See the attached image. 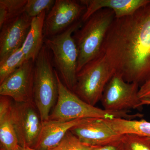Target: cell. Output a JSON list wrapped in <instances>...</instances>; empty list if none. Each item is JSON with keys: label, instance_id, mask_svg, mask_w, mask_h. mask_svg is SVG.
I'll use <instances>...</instances> for the list:
<instances>
[{"label": "cell", "instance_id": "6da1fadb", "mask_svg": "<svg viewBox=\"0 0 150 150\" xmlns=\"http://www.w3.org/2000/svg\"><path fill=\"white\" fill-rule=\"evenodd\" d=\"M101 52L126 81L140 86L150 79V3L131 15L115 18Z\"/></svg>", "mask_w": 150, "mask_h": 150}, {"label": "cell", "instance_id": "7a4b0ae2", "mask_svg": "<svg viewBox=\"0 0 150 150\" xmlns=\"http://www.w3.org/2000/svg\"><path fill=\"white\" fill-rule=\"evenodd\" d=\"M58 96L49 120H74L84 118L135 119L142 117L140 113L129 114L128 111H109L88 104L67 88L56 71Z\"/></svg>", "mask_w": 150, "mask_h": 150}, {"label": "cell", "instance_id": "3957f363", "mask_svg": "<svg viewBox=\"0 0 150 150\" xmlns=\"http://www.w3.org/2000/svg\"><path fill=\"white\" fill-rule=\"evenodd\" d=\"M115 18L113 11L102 9L92 15L82 27L75 31L73 37L79 54L77 73L100 54L105 38Z\"/></svg>", "mask_w": 150, "mask_h": 150}, {"label": "cell", "instance_id": "277c9868", "mask_svg": "<svg viewBox=\"0 0 150 150\" xmlns=\"http://www.w3.org/2000/svg\"><path fill=\"white\" fill-rule=\"evenodd\" d=\"M58 96L56 71L48 49L44 45L35 62L33 95V102L43 123L49 120Z\"/></svg>", "mask_w": 150, "mask_h": 150}, {"label": "cell", "instance_id": "5b68a950", "mask_svg": "<svg viewBox=\"0 0 150 150\" xmlns=\"http://www.w3.org/2000/svg\"><path fill=\"white\" fill-rule=\"evenodd\" d=\"M82 23L81 21L76 22L63 32L45 40V45L52 52L61 79L73 92L76 83L79 54L72 35L81 27Z\"/></svg>", "mask_w": 150, "mask_h": 150}, {"label": "cell", "instance_id": "8992f818", "mask_svg": "<svg viewBox=\"0 0 150 150\" xmlns=\"http://www.w3.org/2000/svg\"><path fill=\"white\" fill-rule=\"evenodd\" d=\"M114 74L115 71L106 56L100 52L78 72L73 92L86 102L95 106Z\"/></svg>", "mask_w": 150, "mask_h": 150}, {"label": "cell", "instance_id": "52a82bcc", "mask_svg": "<svg viewBox=\"0 0 150 150\" xmlns=\"http://www.w3.org/2000/svg\"><path fill=\"white\" fill-rule=\"evenodd\" d=\"M139 84L128 82L121 75L114 74L100 99L103 109L113 111L140 109L143 105L139 96Z\"/></svg>", "mask_w": 150, "mask_h": 150}, {"label": "cell", "instance_id": "ba28073f", "mask_svg": "<svg viewBox=\"0 0 150 150\" xmlns=\"http://www.w3.org/2000/svg\"><path fill=\"white\" fill-rule=\"evenodd\" d=\"M11 113L19 145L34 149L43 126V122L34 103L13 100Z\"/></svg>", "mask_w": 150, "mask_h": 150}, {"label": "cell", "instance_id": "9c48e42d", "mask_svg": "<svg viewBox=\"0 0 150 150\" xmlns=\"http://www.w3.org/2000/svg\"><path fill=\"white\" fill-rule=\"evenodd\" d=\"M34 64L28 60L0 83V95L15 102H33Z\"/></svg>", "mask_w": 150, "mask_h": 150}, {"label": "cell", "instance_id": "30bf717a", "mask_svg": "<svg viewBox=\"0 0 150 150\" xmlns=\"http://www.w3.org/2000/svg\"><path fill=\"white\" fill-rule=\"evenodd\" d=\"M85 10L80 1L56 0L45 18L44 36L50 37L63 32L79 21Z\"/></svg>", "mask_w": 150, "mask_h": 150}, {"label": "cell", "instance_id": "8fae6325", "mask_svg": "<svg viewBox=\"0 0 150 150\" xmlns=\"http://www.w3.org/2000/svg\"><path fill=\"white\" fill-rule=\"evenodd\" d=\"M70 131L83 143L97 146L121 140L122 136L115 133L105 119L100 118H93L73 127Z\"/></svg>", "mask_w": 150, "mask_h": 150}, {"label": "cell", "instance_id": "7c38bea8", "mask_svg": "<svg viewBox=\"0 0 150 150\" xmlns=\"http://www.w3.org/2000/svg\"><path fill=\"white\" fill-rule=\"evenodd\" d=\"M31 21L32 18L24 13L8 22L0 28V60L22 47L29 31Z\"/></svg>", "mask_w": 150, "mask_h": 150}, {"label": "cell", "instance_id": "4fadbf2b", "mask_svg": "<svg viewBox=\"0 0 150 150\" xmlns=\"http://www.w3.org/2000/svg\"><path fill=\"white\" fill-rule=\"evenodd\" d=\"M80 1L86 7L81 18L83 23L102 9L111 10L115 13V18H120L133 14L150 3V0H82Z\"/></svg>", "mask_w": 150, "mask_h": 150}, {"label": "cell", "instance_id": "5bb4252c", "mask_svg": "<svg viewBox=\"0 0 150 150\" xmlns=\"http://www.w3.org/2000/svg\"><path fill=\"white\" fill-rule=\"evenodd\" d=\"M92 119L93 118L74 120H49L44 122L39 139L34 149L40 150L55 149L58 146L70 129Z\"/></svg>", "mask_w": 150, "mask_h": 150}, {"label": "cell", "instance_id": "9a60e30c", "mask_svg": "<svg viewBox=\"0 0 150 150\" xmlns=\"http://www.w3.org/2000/svg\"><path fill=\"white\" fill-rule=\"evenodd\" d=\"M6 96H0V149L16 150L18 140L11 118L12 100Z\"/></svg>", "mask_w": 150, "mask_h": 150}, {"label": "cell", "instance_id": "2e32d148", "mask_svg": "<svg viewBox=\"0 0 150 150\" xmlns=\"http://www.w3.org/2000/svg\"><path fill=\"white\" fill-rule=\"evenodd\" d=\"M46 13L43 12L32 18L29 31L21 47L26 61L32 60L35 62L44 45V25Z\"/></svg>", "mask_w": 150, "mask_h": 150}, {"label": "cell", "instance_id": "e0dca14e", "mask_svg": "<svg viewBox=\"0 0 150 150\" xmlns=\"http://www.w3.org/2000/svg\"><path fill=\"white\" fill-rule=\"evenodd\" d=\"M105 121L115 133L120 135L134 134L150 138V122L144 119L117 118L105 119Z\"/></svg>", "mask_w": 150, "mask_h": 150}, {"label": "cell", "instance_id": "ac0fdd59", "mask_svg": "<svg viewBox=\"0 0 150 150\" xmlns=\"http://www.w3.org/2000/svg\"><path fill=\"white\" fill-rule=\"evenodd\" d=\"M21 47L0 60V83L26 61Z\"/></svg>", "mask_w": 150, "mask_h": 150}, {"label": "cell", "instance_id": "d6986e66", "mask_svg": "<svg viewBox=\"0 0 150 150\" xmlns=\"http://www.w3.org/2000/svg\"><path fill=\"white\" fill-rule=\"evenodd\" d=\"M27 0L0 1V28L8 22L24 13Z\"/></svg>", "mask_w": 150, "mask_h": 150}, {"label": "cell", "instance_id": "ffe728a7", "mask_svg": "<svg viewBox=\"0 0 150 150\" xmlns=\"http://www.w3.org/2000/svg\"><path fill=\"white\" fill-rule=\"evenodd\" d=\"M121 140L125 150H150V137L127 134L122 135Z\"/></svg>", "mask_w": 150, "mask_h": 150}, {"label": "cell", "instance_id": "44dd1931", "mask_svg": "<svg viewBox=\"0 0 150 150\" xmlns=\"http://www.w3.org/2000/svg\"><path fill=\"white\" fill-rule=\"evenodd\" d=\"M99 147L83 143L69 131L54 150H96Z\"/></svg>", "mask_w": 150, "mask_h": 150}, {"label": "cell", "instance_id": "7402d4cb", "mask_svg": "<svg viewBox=\"0 0 150 150\" xmlns=\"http://www.w3.org/2000/svg\"><path fill=\"white\" fill-rule=\"evenodd\" d=\"M54 0H27L24 13L31 18L39 16L44 11L51 10L55 3Z\"/></svg>", "mask_w": 150, "mask_h": 150}, {"label": "cell", "instance_id": "603a6c76", "mask_svg": "<svg viewBox=\"0 0 150 150\" xmlns=\"http://www.w3.org/2000/svg\"><path fill=\"white\" fill-rule=\"evenodd\" d=\"M139 96L141 100L150 101V79L140 86Z\"/></svg>", "mask_w": 150, "mask_h": 150}, {"label": "cell", "instance_id": "cb8c5ba5", "mask_svg": "<svg viewBox=\"0 0 150 150\" xmlns=\"http://www.w3.org/2000/svg\"><path fill=\"white\" fill-rule=\"evenodd\" d=\"M96 150H125V149L122 141L119 140L100 146Z\"/></svg>", "mask_w": 150, "mask_h": 150}, {"label": "cell", "instance_id": "d4e9b609", "mask_svg": "<svg viewBox=\"0 0 150 150\" xmlns=\"http://www.w3.org/2000/svg\"><path fill=\"white\" fill-rule=\"evenodd\" d=\"M55 149H53L50 150H55ZM16 150H37L36 149H33V148L29 147H23L21 146H19L16 149Z\"/></svg>", "mask_w": 150, "mask_h": 150}, {"label": "cell", "instance_id": "484cf974", "mask_svg": "<svg viewBox=\"0 0 150 150\" xmlns=\"http://www.w3.org/2000/svg\"><path fill=\"white\" fill-rule=\"evenodd\" d=\"M142 105H150V101L146 100H141Z\"/></svg>", "mask_w": 150, "mask_h": 150}]
</instances>
